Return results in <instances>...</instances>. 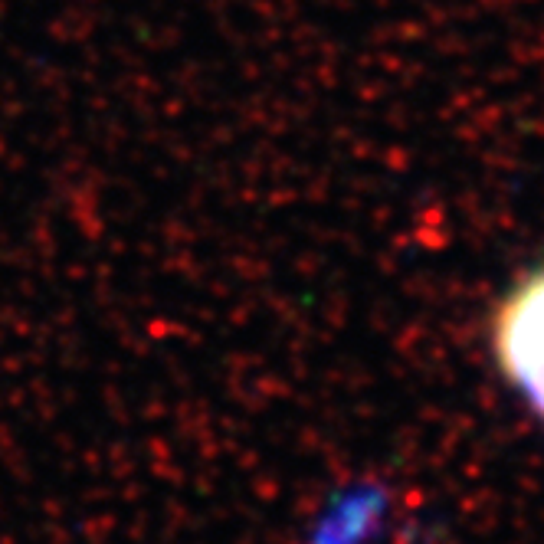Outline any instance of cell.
Here are the masks:
<instances>
[{"instance_id": "1", "label": "cell", "mask_w": 544, "mask_h": 544, "mask_svg": "<svg viewBox=\"0 0 544 544\" xmlns=\"http://www.w3.org/2000/svg\"><path fill=\"white\" fill-rule=\"evenodd\" d=\"M489 348L502 381L544 427V263L525 269L492 305Z\"/></svg>"}]
</instances>
